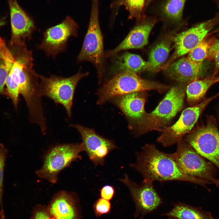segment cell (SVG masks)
<instances>
[{"label": "cell", "mask_w": 219, "mask_h": 219, "mask_svg": "<svg viewBox=\"0 0 219 219\" xmlns=\"http://www.w3.org/2000/svg\"><path fill=\"white\" fill-rule=\"evenodd\" d=\"M12 54L6 45L0 47V52L8 72L6 82L17 85L20 94L24 98L28 109L35 110L42 105L39 83V75L33 68L32 50L25 44L14 47Z\"/></svg>", "instance_id": "1"}, {"label": "cell", "mask_w": 219, "mask_h": 219, "mask_svg": "<svg viewBox=\"0 0 219 219\" xmlns=\"http://www.w3.org/2000/svg\"><path fill=\"white\" fill-rule=\"evenodd\" d=\"M137 161L130 166L141 173L143 180L152 182L178 180L197 184L204 187L208 182L185 173L176 162L174 154L165 153L153 144H146L137 153Z\"/></svg>", "instance_id": "2"}, {"label": "cell", "mask_w": 219, "mask_h": 219, "mask_svg": "<svg viewBox=\"0 0 219 219\" xmlns=\"http://www.w3.org/2000/svg\"><path fill=\"white\" fill-rule=\"evenodd\" d=\"M188 84L173 86L156 108L146 113L134 132L139 135L153 130L162 131L183 107Z\"/></svg>", "instance_id": "3"}, {"label": "cell", "mask_w": 219, "mask_h": 219, "mask_svg": "<svg viewBox=\"0 0 219 219\" xmlns=\"http://www.w3.org/2000/svg\"><path fill=\"white\" fill-rule=\"evenodd\" d=\"M169 86L143 79L137 74L129 72L117 73L98 90V105H102L115 97L132 92L155 90L161 92Z\"/></svg>", "instance_id": "4"}, {"label": "cell", "mask_w": 219, "mask_h": 219, "mask_svg": "<svg viewBox=\"0 0 219 219\" xmlns=\"http://www.w3.org/2000/svg\"><path fill=\"white\" fill-rule=\"evenodd\" d=\"M99 2L92 0L88 28L77 59L79 62L89 61L94 64L101 83L105 71V56L99 21Z\"/></svg>", "instance_id": "5"}, {"label": "cell", "mask_w": 219, "mask_h": 219, "mask_svg": "<svg viewBox=\"0 0 219 219\" xmlns=\"http://www.w3.org/2000/svg\"><path fill=\"white\" fill-rule=\"evenodd\" d=\"M81 68L76 74L68 77L51 75L49 77L39 75L40 91L41 96L52 100L56 105L61 104L66 110L68 117L71 115V108L76 85L89 72L82 73Z\"/></svg>", "instance_id": "6"}, {"label": "cell", "mask_w": 219, "mask_h": 219, "mask_svg": "<svg viewBox=\"0 0 219 219\" xmlns=\"http://www.w3.org/2000/svg\"><path fill=\"white\" fill-rule=\"evenodd\" d=\"M85 150L83 144H58L51 147L43 158L41 168L36 172L40 178L55 183L59 172L74 161L81 158L80 152Z\"/></svg>", "instance_id": "7"}, {"label": "cell", "mask_w": 219, "mask_h": 219, "mask_svg": "<svg viewBox=\"0 0 219 219\" xmlns=\"http://www.w3.org/2000/svg\"><path fill=\"white\" fill-rule=\"evenodd\" d=\"M175 159L186 174L218 187L219 179L213 164L207 161L187 142L182 140L177 143Z\"/></svg>", "instance_id": "8"}, {"label": "cell", "mask_w": 219, "mask_h": 219, "mask_svg": "<svg viewBox=\"0 0 219 219\" xmlns=\"http://www.w3.org/2000/svg\"><path fill=\"white\" fill-rule=\"evenodd\" d=\"M184 140L219 169V132L214 119L192 131Z\"/></svg>", "instance_id": "9"}, {"label": "cell", "mask_w": 219, "mask_h": 219, "mask_svg": "<svg viewBox=\"0 0 219 219\" xmlns=\"http://www.w3.org/2000/svg\"><path fill=\"white\" fill-rule=\"evenodd\" d=\"M218 96L219 93L195 106L185 109L174 124L162 130V133L157 139V141L163 146L168 147L182 140L183 137L191 130L207 106Z\"/></svg>", "instance_id": "10"}, {"label": "cell", "mask_w": 219, "mask_h": 219, "mask_svg": "<svg viewBox=\"0 0 219 219\" xmlns=\"http://www.w3.org/2000/svg\"><path fill=\"white\" fill-rule=\"evenodd\" d=\"M78 28L76 23L67 16L61 23L43 32V38L37 46V48L43 50L47 56L55 57L59 53L65 50L70 36H78Z\"/></svg>", "instance_id": "11"}, {"label": "cell", "mask_w": 219, "mask_h": 219, "mask_svg": "<svg viewBox=\"0 0 219 219\" xmlns=\"http://www.w3.org/2000/svg\"><path fill=\"white\" fill-rule=\"evenodd\" d=\"M219 23V12L212 19L177 34L174 38L175 50L165 66L167 68L179 57L189 53L200 43L208 33Z\"/></svg>", "instance_id": "12"}, {"label": "cell", "mask_w": 219, "mask_h": 219, "mask_svg": "<svg viewBox=\"0 0 219 219\" xmlns=\"http://www.w3.org/2000/svg\"><path fill=\"white\" fill-rule=\"evenodd\" d=\"M129 189L135 203L137 217L151 213L162 203V200L154 188L152 182L143 180L140 184L130 180L127 175L120 180Z\"/></svg>", "instance_id": "13"}, {"label": "cell", "mask_w": 219, "mask_h": 219, "mask_svg": "<svg viewBox=\"0 0 219 219\" xmlns=\"http://www.w3.org/2000/svg\"><path fill=\"white\" fill-rule=\"evenodd\" d=\"M80 134L85 150L95 165H103L109 152L117 148L114 142L98 135L92 129L79 124H71Z\"/></svg>", "instance_id": "14"}, {"label": "cell", "mask_w": 219, "mask_h": 219, "mask_svg": "<svg viewBox=\"0 0 219 219\" xmlns=\"http://www.w3.org/2000/svg\"><path fill=\"white\" fill-rule=\"evenodd\" d=\"M143 92H132L115 97L110 100L123 113L129 128L134 132L145 116V95Z\"/></svg>", "instance_id": "15"}, {"label": "cell", "mask_w": 219, "mask_h": 219, "mask_svg": "<svg viewBox=\"0 0 219 219\" xmlns=\"http://www.w3.org/2000/svg\"><path fill=\"white\" fill-rule=\"evenodd\" d=\"M12 30L10 44L14 47L30 39L36 29L34 22L22 9L17 0H7Z\"/></svg>", "instance_id": "16"}, {"label": "cell", "mask_w": 219, "mask_h": 219, "mask_svg": "<svg viewBox=\"0 0 219 219\" xmlns=\"http://www.w3.org/2000/svg\"><path fill=\"white\" fill-rule=\"evenodd\" d=\"M139 21V23L119 45L105 53V57L114 56L123 50L141 48L147 44L149 34L157 20L154 18L144 19L143 17Z\"/></svg>", "instance_id": "17"}, {"label": "cell", "mask_w": 219, "mask_h": 219, "mask_svg": "<svg viewBox=\"0 0 219 219\" xmlns=\"http://www.w3.org/2000/svg\"><path fill=\"white\" fill-rule=\"evenodd\" d=\"M77 200L73 193L61 191L52 198L48 212L53 219H80Z\"/></svg>", "instance_id": "18"}, {"label": "cell", "mask_w": 219, "mask_h": 219, "mask_svg": "<svg viewBox=\"0 0 219 219\" xmlns=\"http://www.w3.org/2000/svg\"><path fill=\"white\" fill-rule=\"evenodd\" d=\"M204 71L202 64L194 63L185 57L172 63L166 71L167 75L171 78L180 83L188 84L203 77Z\"/></svg>", "instance_id": "19"}, {"label": "cell", "mask_w": 219, "mask_h": 219, "mask_svg": "<svg viewBox=\"0 0 219 219\" xmlns=\"http://www.w3.org/2000/svg\"><path fill=\"white\" fill-rule=\"evenodd\" d=\"M116 56L110 71L115 75L123 72L137 74L145 71H151V66L148 61L144 60L139 55L125 52Z\"/></svg>", "instance_id": "20"}, {"label": "cell", "mask_w": 219, "mask_h": 219, "mask_svg": "<svg viewBox=\"0 0 219 219\" xmlns=\"http://www.w3.org/2000/svg\"><path fill=\"white\" fill-rule=\"evenodd\" d=\"M162 215L175 219H214L210 212L182 203L175 204L170 211Z\"/></svg>", "instance_id": "21"}, {"label": "cell", "mask_w": 219, "mask_h": 219, "mask_svg": "<svg viewBox=\"0 0 219 219\" xmlns=\"http://www.w3.org/2000/svg\"><path fill=\"white\" fill-rule=\"evenodd\" d=\"M218 82L219 76H214L201 80L196 79L189 83L186 89L188 104L190 106L196 104L202 99L210 87Z\"/></svg>", "instance_id": "22"}, {"label": "cell", "mask_w": 219, "mask_h": 219, "mask_svg": "<svg viewBox=\"0 0 219 219\" xmlns=\"http://www.w3.org/2000/svg\"><path fill=\"white\" fill-rule=\"evenodd\" d=\"M171 43L165 39L156 44L150 53L149 61L151 66V71L159 70L167 60L171 49Z\"/></svg>", "instance_id": "23"}, {"label": "cell", "mask_w": 219, "mask_h": 219, "mask_svg": "<svg viewBox=\"0 0 219 219\" xmlns=\"http://www.w3.org/2000/svg\"><path fill=\"white\" fill-rule=\"evenodd\" d=\"M145 0H116L112 2L110 7L117 14L121 6H124L129 13L128 19L135 18L139 21L143 17L142 11Z\"/></svg>", "instance_id": "24"}, {"label": "cell", "mask_w": 219, "mask_h": 219, "mask_svg": "<svg viewBox=\"0 0 219 219\" xmlns=\"http://www.w3.org/2000/svg\"><path fill=\"white\" fill-rule=\"evenodd\" d=\"M186 0H166L162 5L161 12L163 15L175 22L182 19Z\"/></svg>", "instance_id": "25"}, {"label": "cell", "mask_w": 219, "mask_h": 219, "mask_svg": "<svg viewBox=\"0 0 219 219\" xmlns=\"http://www.w3.org/2000/svg\"><path fill=\"white\" fill-rule=\"evenodd\" d=\"M210 43L204 40L189 53L187 58L195 64L201 65L208 57V50Z\"/></svg>", "instance_id": "26"}, {"label": "cell", "mask_w": 219, "mask_h": 219, "mask_svg": "<svg viewBox=\"0 0 219 219\" xmlns=\"http://www.w3.org/2000/svg\"><path fill=\"white\" fill-rule=\"evenodd\" d=\"M7 155V149L2 144H0V210L3 212H4L3 203L4 171Z\"/></svg>", "instance_id": "27"}, {"label": "cell", "mask_w": 219, "mask_h": 219, "mask_svg": "<svg viewBox=\"0 0 219 219\" xmlns=\"http://www.w3.org/2000/svg\"><path fill=\"white\" fill-rule=\"evenodd\" d=\"M215 61V73L216 74L219 69V40L217 39L210 43L208 50V57Z\"/></svg>", "instance_id": "28"}, {"label": "cell", "mask_w": 219, "mask_h": 219, "mask_svg": "<svg viewBox=\"0 0 219 219\" xmlns=\"http://www.w3.org/2000/svg\"><path fill=\"white\" fill-rule=\"evenodd\" d=\"M110 208L111 204L109 201L102 198L98 200L93 206L95 214L97 217L108 213L110 211Z\"/></svg>", "instance_id": "29"}, {"label": "cell", "mask_w": 219, "mask_h": 219, "mask_svg": "<svg viewBox=\"0 0 219 219\" xmlns=\"http://www.w3.org/2000/svg\"><path fill=\"white\" fill-rule=\"evenodd\" d=\"M30 219H53L48 212L47 207L38 204L33 208Z\"/></svg>", "instance_id": "30"}, {"label": "cell", "mask_w": 219, "mask_h": 219, "mask_svg": "<svg viewBox=\"0 0 219 219\" xmlns=\"http://www.w3.org/2000/svg\"><path fill=\"white\" fill-rule=\"evenodd\" d=\"M8 72L5 63L2 59H0V95H5V89L6 79Z\"/></svg>", "instance_id": "31"}, {"label": "cell", "mask_w": 219, "mask_h": 219, "mask_svg": "<svg viewBox=\"0 0 219 219\" xmlns=\"http://www.w3.org/2000/svg\"><path fill=\"white\" fill-rule=\"evenodd\" d=\"M102 198L109 200L113 198L114 193V190L111 186L107 185L104 186L100 190Z\"/></svg>", "instance_id": "32"}, {"label": "cell", "mask_w": 219, "mask_h": 219, "mask_svg": "<svg viewBox=\"0 0 219 219\" xmlns=\"http://www.w3.org/2000/svg\"><path fill=\"white\" fill-rule=\"evenodd\" d=\"M5 18H2L0 19V28L4 25L5 23ZM2 57L0 51V59H2Z\"/></svg>", "instance_id": "33"}, {"label": "cell", "mask_w": 219, "mask_h": 219, "mask_svg": "<svg viewBox=\"0 0 219 219\" xmlns=\"http://www.w3.org/2000/svg\"><path fill=\"white\" fill-rule=\"evenodd\" d=\"M153 0H145V5H148Z\"/></svg>", "instance_id": "34"}, {"label": "cell", "mask_w": 219, "mask_h": 219, "mask_svg": "<svg viewBox=\"0 0 219 219\" xmlns=\"http://www.w3.org/2000/svg\"><path fill=\"white\" fill-rule=\"evenodd\" d=\"M216 2L217 4V5L218 6V7H219V0H217L216 1Z\"/></svg>", "instance_id": "35"}, {"label": "cell", "mask_w": 219, "mask_h": 219, "mask_svg": "<svg viewBox=\"0 0 219 219\" xmlns=\"http://www.w3.org/2000/svg\"><path fill=\"white\" fill-rule=\"evenodd\" d=\"M174 219V218H171V217H170V218H168V219Z\"/></svg>", "instance_id": "36"}, {"label": "cell", "mask_w": 219, "mask_h": 219, "mask_svg": "<svg viewBox=\"0 0 219 219\" xmlns=\"http://www.w3.org/2000/svg\"><path fill=\"white\" fill-rule=\"evenodd\" d=\"M115 0H113V1H115Z\"/></svg>", "instance_id": "37"}, {"label": "cell", "mask_w": 219, "mask_h": 219, "mask_svg": "<svg viewBox=\"0 0 219 219\" xmlns=\"http://www.w3.org/2000/svg\"><path fill=\"white\" fill-rule=\"evenodd\" d=\"M218 30H219V29H218Z\"/></svg>", "instance_id": "38"}, {"label": "cell", "mask_w": 219, "mask_h": 219, "mask_svg": "<svg viewBox=\"0 0 219 219\" xmlns=\"http://www.w3.org/2000/svg\"></svg>", "instance_id": "39"}]
</instances>
